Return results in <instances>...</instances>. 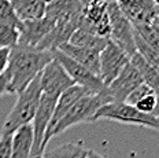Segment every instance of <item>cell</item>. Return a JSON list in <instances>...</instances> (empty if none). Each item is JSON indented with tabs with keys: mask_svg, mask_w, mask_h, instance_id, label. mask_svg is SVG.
Segmentation results:
<instances>
[{
	"mask_svg": "<svg viewBox=\"0 0 159 158\" xmlns=\"http://www.w3.org/2000/svg\"><path fill=\"white\" fill-rule=\"evenodd\" d=\"M54 59L51 51H43L34 47L15 45L10 50L8 67L6 76L8 78V94L24 91Z\"/></svg>",
	"mask_w": 159,
	"mask_h": 158,
	"instance_id": "cell-1",
	"label": "cell"
},
{
	"mask_svg": "<svg viewBox=\"0 0 159 158\" xmlns=\"http://www.w3.org/2000/svg\"><path fill=\"white\" fill-rule=\"evenodd\" d=\"M40 74L24 91H21L18 94L15 105L12 106L11 111H10L7 118L4 120L2 135H12L22 125L32 124L36 111H37L40 98H41Z\"/></svg>",
	"mask_w": 159,
	"mask_h": 158,
	"instance_id": "cell-2",
	"label": "cell"
},
{
	"mask_svg": "<svg viewBox=\"0 0 159 158\" xmlns=\"http://www.w3.org/2000/svg\"><path fill=\"white\" fill-rule=\"evenodd\" d=\"M111 102L112 99L108 95L107 88H106V91L99 92V94H87L85 96H82L80 100L75 102L73 107L66 113V116L55 125L51 133V139L56 135L63 133L65 131H67L69 128L74 127V125L92 123L96 111L102 106L111 103Z\"/></svg>",
	"mask_w": 159,
	"mask_h": 158,
	"instance_id": "cell-3",
	"label": "cell"
},
{
	"mask_svg": "<svg viewBox=\"0 0 159 158\" xmlns=\"http://www.w3.org/2000/svg\"><path fill=\"white\" fill-rule=\"evenodd\" d=\"M99 120H110L125 125H134L159 131V121L154 116L141 113L134 106H130L125 102H111L102 106L96 111L92 123Z\"/></svg>",
	"mask_w": 159,
	"mask_h": 158,
	"instance_id": "cell-4",
	"label": "cell"
},
{
	"mask_svg": "<svg viewBox=\"0 0 159 158\" xmlns=\"http://www.w3.org/2000/svg\"><path fill=\"white\" fill-rule=\"evenodd\" d=\"M107 14L110 21V41L118 45L129 58L136 54L134 30L130 21L121 11L117 2L107 3Z\"/></svg>",
	"mask_w": 159,
	"mask_h": 158,
	"instance_id": "cell-5",
	"label": "cell"
},
{
	"mask_svg": "<svg viewBox=\"0 0 159 158\" xmlns=\"http://www.w3.org/2000/svg\"><path fill=\"white\" fill-rule=\"evenodd\" d=\"M54 58L59 63L63 66L66 73L69 74V77L73 80V83L78 87L84 88L85 91H88L89 94H99V92L106 91V85L103 84L102 78L99 76L93 74L92 72H89L88 69L81 66L80 63L74 62L73 59L66 57L65 54H62L61 51H54Z\"/></svg>",
	"mask_w": 159,
	"mask_h": 158,
	"instance_id": "cell-6",
	"label": "cell"
},
{
	"mask_svg": "<svg viewBox=\"0 0 159 158\" xmlns=\"http://www.w3.org/2000/svg\"><path fill=\"white\" fill-rule=\"evenodd\" d=\"M73 85L75 84L73 83V80L66 73L63 66L55 58L43 69L41 74H40L41 94L49 95V96L59 98L65 91H67Z\"/></svg>",
	"mask_w": 159,
	"mask_h": 158,
	"instance_id": "cell-7",
	"label": "cell"
},
{
	"mask_svg": "<svg viewBox=\"0 0 159 158\" xmlns=\"http://www.w3.org/2000/svg\"><path fill=\"white\" fill-rule=\"evenodd\" d=\"M56 100H58V98L41 94V98H40L39 106H37V111H36L34 118H33V121H32L33 136H34L32 158L39 157L43 154V140H44L45 132H47L48 124L52 118V113H54Z\"/></svg>",
	"mask_w": 159,
	"mask_h": 158,
	"instance_id": "cell-8",
	"label": "cell"
},
{
	"mask_svg": "<svg viewBox=\"0 0 159 158\" xmlns=\"http://www.w3.org/2000/svg\"><path fill=\"white\" fill-rule=\"evenodd\" d=\"M130 62V58L118 45L108 40L107 45L100 51V78L107 87L124 67Z\"/></svg>",
	"mask_w": 159,
	"mask_h": 158,
	"instance_id": "cell-9",
	"label": "cell"
},
{
	"mask_svg": "<svg viewBox=\"0 0 159 158\" xmlns=\"http://www.w3.org/2000/svg\"><path fill=\"white\" fill-rule=\"evenodd\" d=\"M141 84L143 78L139 70L133 66L132 62H129L124 70L111 81L110 85H107V92L112 102H125L129 95Z\"/></svg>",
	"mask_w": 159,
	"mask_h": 158,
	"instance_id": "cell-10",
	"label": "cell"
},
{
	"mask_svg": "<svg viewBox=\"0 0 159 158\" xmlns=\"http://www.w3.org/2000/svg\"><path fill=\"white\" fill-rule=\"evenodd\" d=\"M84 8L80 0H56L47 4L45 17L54 24H70L80 28Z\"/></svg>",
	"mask_w": 159,
	"mask_h": 158,
	"instance_id": "cell-11",
	"label": "cell"
},
{
	"mask_svg": "<svg viewBox=\"0 0 159 158\" xmlns=\"http://www.w3.org/2000/svg\"><path fill=\"white\" fill-rule=\"evenodd\" d=\"M54 22L49 18L44 17L41 19L22 22V28L19 30V45L25 47H37L40 41L51 32Z\"/></svg>",
	"mask_w": 159,
	"mask_h": 158,
	"instance_id": "cell-12",
	"label": "cell"
},
{
	"mask_svg": "<svg viewBox=\"0 0 159 158\" xmlns=\"http://www.w3.org/2000/svg\"><path fill=\"white\" fill-rule=\"evenodd\" d=\"M58 51H61L66 57H69L74 62H77L81 66L88 69L89 72L100 77V52L89 50V48L78 47V45H73L70 43L62 44L58 48Z\"/></svg>",
	"mask_w": 159,
	"mask_h": 158,
	"instance_id": "cell-13",
	"label": "cell"
},
{
	"mask_svg": "<svg viewBox=\"0 0 159 158\" xmlns=\"http://www.w3.org/2000/svg\"><path fill=\"white\" fill-rule=\"evenodd\" d=\"M33 127L22 125L11 135V158H32L33 150Z\"/></svg>",
	"mask_w": 159,
	"mask_h": 158,
	"instance_id": "cell-14",
	"label": "cell"
},
{
	"mask_svg": "<svg viewBox=\"0 0 159 158\" xmlns=\"http://www.w3.org/2000/svg\"><path fill=\"white\" fill-rule=\"evenodd\" d=\"M16 17L22 22L34 21L45 17L47 2L45 0H10Z\"/></svg>",
	"mask_w": 159,
	"mask_h": 158,
	"instance_id": "cell-15",
	"label": "cell"
},
{
	"mask_svg": "<svg viewBox=\"0 0 159 158\" xmlns=\"http://www.w3.org/2000/svg\"><path fill=\"white\" fill-rule=\"evenodd\" d=\"M88 149L82 142L65 143L49 150H44L43 158H87Z\"/></svg>",
	"mask_w": 159,
	"mask_h": 158,
	"instance_id": "cell-16",
	"label": "cell"
},
{
	"mask_svg": "<svg viewBox=\"0 0 159 158\" xmlns=\"http://www.w3.org/2000/svg\"><path fill=\"white\" fill-rule=\"evenodd\" d=\"M130 62L139 70L141 78H143V83L145 85H148V87L159 96V73L158 72L155 70L139 52H136L133 57H130Z\"/></svg>",
	"mask_w": 159,
	"mask_h": 158,
	"instance_id": "cell-17",
	"label": "cell"
},
{
	"mask_svg": "<svg viewBox=\"0 0 159 158\" xmlns=\"http://www.w3.org/2000/svg\"><path fill=\"white\" fill-rule=\"evenodd\" d=\"M67 43H70L73 45H78V47H84V48H89V50H95L98 52H100L103 48L107 45L108 40L103 37H99L91 32H87L84 29H77L74 33L71 35L70 40Z\"/></svg>",
	"mask_w": 159,
	"mask_h": 158,
	"instance_id": "cell-18",
	"label": "cell"
},
{
	"mask_svg": "<svg viewBox=\"0 0 159 158\" xmlns=\"http://www.w3.org/2000/svg\"><path fill=\"white\" fill-rule=\"evenodd\" d=\"M0 24L12 26L18 30H21L22 28V21L16 17L10 0H2L0 3Z\"/></svg>",
	"mask_w": 159,
	"mask_h": 158,
	"instance_id": "cell-19",
	"label": "cell"
},
{
	"mask_svg": "<svg viewBox=\"0 0 159 158\" xmlns=\"http://www.w3.org/2000/svg\"><path fill=\"white\" fill-rule=\"evenodd\" d=\"M19 43V30L12 26L0 24V50L12 48Z\"/></svg>",
	"mask_w": 159,
	"mask_h": 158,
	"instance_id": "cell-20",
	"label": "cell"
},
{
	"mask_svg": "<svg viewBox=\"0 0 159 158\" xmlns=\"http://www.w3.org/2000/svg\"><path fill=\"white\" fill-rule=\"evenodd\" d=\"M159 103V96L157 94H155L154 91L148 92V94H145L143 98H140L136 103L133 105V106L137 109L139 111H141V113L144 114H154L155 109H157Z\"/></svg>",
	"mask_w": 159,
	"mask_h": 158,
	"instance_id": "cell-21",
	"label": "cell"
},
{
	"mask_svg": "<svg viewBox=\"0 0 159 158\" xmlns=\"http://www.w3.org/2000/svg\"><path fill=\"white\" fill-rule=\"evenodd\" d=\"M0 158H11V135H0Z\"/></svg>",
	"mask_w": 159,
	"mask_h": 158,
	"instance_id": "cell-22",
	"label": "cell"
},
{
	"mask_svg": "<svg viewBox=\"0 0 159 158\" xmlns=\"http://www.w3.org/2000/svg\"><path fill=\"white\" fill-rule=\"evenodd\" d=\"M10 50H11V48H2V50H0V77L6 73V70H7V67H8Z\"/></svg>",
	"mask_w": 159,
	"mask_h": 158,
	"instance_id": "cell-23",
	"label": "cell"
},
{
	"mask_svg": "<svg viewBox=\"0 0 159 158\" xmlns=\"http://www.w3.org/2000/svg\"><path fill=\"white\" fill-rule=\"evenodd\" d=\"M6 94H8V78L4 73L0 77V98L4 96Z\"/></svg>",
	"mask_w": 159,
	"mask_h": 158,
	"instance_id": "cell-24",
	"label": "cell"
},
{
	"mask_svg": "<svg viewBox=\"0 0 159 158\" xmlns=\"http://www.w3.org/2000/svg\"><path fill=\"white\" fill-rule=\"evenodd\" d=\"M87 158H107L103 154L98 153V151L92 150V149H88V154H87Z\"/></svg>",
	"mask_w": 159,
	"mask_h": 158,
	"instance_id": "cell-25",
	"label": "cell"
},
{
	"mask_svg": "<svg viewBox=\"0 0 159 158\" xmlns=\"http://www.w3.org/2000/svg\"><path fill=\"white\" fill-rule=\"evenodd\" d=\"M80 2L82 3V6H84V7H87V6H89L92 2H95V0H80Z\"/></svg>",
	"mask_w": 159,
	"mask_h": 158,
	"instance_id": "cell-26",
	"label": "cell"
},
{
	"mask_svg": "<svg viewBox=\"0 0 159 158\" xmlns=\"http://www.w3.org/2000/svg\"><path fill=\"white\" fill-rule=\"evenodd\" d=\"M151 25H152V28L155 29V32H157V35H158V37H159V25H158V24H155L154 21H152V24H151Z\"/></svg>",
	"mask_w": 159,
	"mask_h": 158,
	"instance_id": "cell-27",
	"label": "cell"
},
{
	"mask_svg": "<svg viewBox=\"0 0 159 158\" xmlns=\"http://www.w3.org/2000/svg\"><path fill=\"white\" fill-rule=\"evenodd\" d=\"M154 2V4H155V7H157L158 10H159V0H152Z\"/></svg>",
	"mask_w": 159,
	"mask_h": 158,
	"instance_id": "cell-28",
	"label": "cell"
},
{
	"mask_svg": "<svg viewBox=\"0 0 159 158\" xmlns=\"http://www.w3.org/2000/svg\"><path fill=\"white\" fill-rule=\"evenodd\" d=\"M45 2H47V4H48V3H52V2H56V0H45Z\"/></svg>",
	"mask_w": 159,
	"mask_h": 158,
	"instance_id": "cell-29",
	"label": "cell"
},
{
	"mask_svg": "<svg viewBox=\"0 0 159 158\" xmlns=\"http://www.w3.org/2000/svg\"><path fill=\"white\" fill-rule=\"evenodd\" d=\"M33 158H43L41 156H39V157H33Z\"/></svg>",
	"mask_w": 159,
	"mask_h": 158,
	"instance_id": "cell-30",
	"label": "cell"
},
{
	"mask_svg": "<svg viewBox=\"0 0 159 158\" xmlns=\"http://www.w3.org/2000/svg\"><path fill=\"white\" fill-rule=\"evenodd\" d=\"M158 17H159V10H158Z\"/></svg>",
	"mask_w": 159,
	"mask_h": 158,
	"instance_id": "cell-31",
	"label": "cell"
},
{
	"mask_svg": "<svg viewBox=\"0 0 159 158\" xmlns=\"http://www.w3.org/2000/svg\"><path fill=\"white\" fill-rule=\"evenodd\" d=\"M0 3H2V0H0Z\"/></svg>",
	"mask_w": 159,
	"mask_h": 158,
	"instance_id": "cell-32",
	"label": "cell"
}]
</instances>
